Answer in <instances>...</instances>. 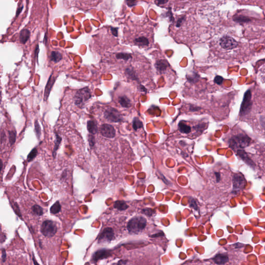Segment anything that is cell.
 I'll return each instance as SVG.
<instances>
[{
  "label": "cell",
  "instance_id": "obj_1",
  "mask_svg": "<svg viewBox=\"0 0 265 265\" xmlns=\"http://www.w3.org/2000/svg\"><path fill=\"white\" fill-rule=\"evenodd\" d=\"M147 220L142 216L133 217L128 222L127 226L128 231L131 234H138L145 229Z\"/></svg>",
  "mask_w": 265,
  "mask_h": 265
},
{
  "label": "cell",
  "instance_id": "obj_2",
  "mask_svg": "<svg viewBox=\"0 0 265 265\" xmlns=\"http://www.w3.org/2000/svg\"><path fill=\"white\" fill-rule=\"evenodd\" d=\"M91 96V92L88 87H84L77 90L74 96L75 104L77 106H83Z\"/></svg>",
  "mask_w": 265,
  "mask_h": 265
},
{
  "label": "cell",
  "instance_id": "obj_3",
  "mask_svg": "<svg viewBox=\"0 0 265 265\" xmlns=\"http://www.w3.org/2000/svg\"><path fill=\"white\" fill-rule=\"evenodd\" d=\"M251 139L246 134H238L234 136L230 140L231 148H244L249 145Z\"/></svg>",
  "mask_w": 265,
  "mask_h": 265
},
{
  "label": "cell",
  "instance_id": "obj_4",
  "mask_svg": "<svg viewBox=\"0 0 265 265\" xmlns=\"http://www.w3.org/2000/svg\"><path fill=\"white\" fill-rule=\"evenodd\" d=\"M57 227L55 223L51 220H46L43 222L40 228L43 235L47 237H54L57 232Z\"/></svg>",
  "mask_w": 265,
  "mask_h": 265
},
{
  "label": "cell",
  "instance_id": "obj_5",
  "mask_svg": "<svg viewBox=\"0 0 265 265\" xmlns=\"http://www.w3.org/2000/svg\"><path fill=\"white\" fill-rule=\"evenodd\" d=\"M104 116L105 118L111 122H120L123 120L122 115L117 109L113 107H108L105 110Z\"/></svg>",
  "mask_w": 265,
  "mask_h": 265
},
{
  "label": "cell",
  "instance_id": "obj_6",
  "mask_svg": "<svg viewBox=\"0 0 265 265\" xmlns=\"http://www.w3.org/2000/svg\"><path fill=\"white\" fill-rule=\"evenodd\" d=\"M251 93L250 90H248L244 94L243 100L241 106L240 113L241 115L244 116L248 113L251 108Z\"/></svg>",
  "mask_w": 265,
  "mask_h": 265
},
{
  "label": "cell",
  "instance_id": "obj_7",
  "mask_svg": "<svg viewBox=\"0 0 265 265\" xmlns=\"http://www.w3.org/2000/svg\"><path fill=\"white\" fill-rule=\"evenodd\" d=\"M115 237L114 231L112 228L107 227L103 230L98 237V242L99 243H109Z\"/></svg>",
  "mask_w": 265,
  "mask_h": 265
},
{
  "label": "cell",
  "instance_id": "obj_8",
  "mask_svg": "<svg viewBox=\"0 0 265 265\" xmlns=\"http://www.w3.org/2000/svg\"><path fill=\"white\" fill-rule=\"evenodd\" d=\"M219 45L222 48L225 49H232L236 48L238 46V43L234 38L230 36H224L219 40Z\"/></svg>",
  "mask_w": 265,
  "mask_h": 265
},
{
  "label": "cell",
  "instance_id": "obj_9",
  "mask_svg": "<svg viewBox=\"0 0 265 265\" xmlns=\"http://www.w3.org/2000/svg\"><path fill=\"white\" fill-rule=\"evenodd\" d=\"M233 189L239 191L244 189L246 184V180L241 174H236L233 176Z\"/></svg>",
  "mask_w": 265,
  "mask_h": 265
},
{
  "label": "cell",
  "instance_id": "obj_10",
  "mask_svg": "<svg viewBox=\"0 0 265 265\" xmlns=\"http://www.w3.org/2000/svg\"><path fill=\"white\" fill-rule=\"evenodd\" d=\"M100 132L102 136L107 138H113L116 136L115 128L110 124H102L100 127Z\"/></svg>",
  "mask_w": 265,
  "mask_h": 265
},
{
  "label": "cell",
  "instance_id": "obj_11",
  "mask_svg": "<svg viewBox=\"0 0 265 265\" xmlns=\"http://www.w3.org/2000/svg\"><path fill=\"white\" fill-rule=\"evenodd\" d=\"M110 255V251L109 250L105 249L98 250L94 254L92 258V261L94 263H96L99 260L106 258Z\"/></svg>",
  "mask_w": 265,
  "mask_h": 265
},
{
  "label": "cell",
  "instance_id": "obj_12",
  "mask_svg": "<svg viewBox=\"0 0 265 265\" xmlns=\"http://www.w3.org/2000/svg\"><path fill=\"white\" fill-rule=\"evenodd\" d=\"M56 78L54 77H53L52 74L50 75V76L49 78L48 81L47 83L46 84L45 89V92H44V101H47L48 99L50 93L52 90V87L54 84Z\"/></svg>",
  "mask_w": 265,
  "mask_h": 265
},
{
  "label": "cell",
  "instance_id": "obj_13",
  "mask_svg": "<svg viewBox=\"0 0 265 265\" xmlns=\"http://www.w3.org/2000/svg\"><path fill=\"white\" fill-rule=\"evenodd\" d=\"M169 66L168 62L165 60H158L155 62V67L157 71L160 74L164 73Z\"/></svg>",
  "mask_w": 265,
  "mask_h": 265
},
{
  "label": "cell",
  "instance_id": "obj_14",
  "mask_svg": "<svg viewBox=\"0 0 265 265\" xmlns=\"http://www.w3.org/2000/svg\"><path fill=\"white\" fill-rule=\"evenodd\" d=\"M228 257L225 254H218L213 258V261L217 265H223L228 261Z\"/></svg>",
  "mask_w": 265,
  "mask_h": 265
},
{
  "label": "cell",
  "instance_id": "obj_15",
  "mask_svg": "<svg viewBox=\"0 0 265 265\" xmlns=\"http://www.w3.org/2000/svg\"><path fill=\"white\" fill-rule=\"evenodd\" d=\"M87 125V130L90 134L94 135L97 133L98 131V127H97V122H96V121L92 120L88 121Z\"/></svg>",
  "mask_w": 265,
  "mask_h": 265
},
{
  "label": "cell",
  "instance_id": "obj_16",
  "mask_svg": "<svg viewBox=\"0 0 265 265\" xmlns=\"http://www.w3.org/2000/svg\"><path fill=\"white\" fill-rule=\"evenodd\" d=\"M30 31L28 29H22L19 35V40L21 44H25L30 37Z\"/></svg>",
  "mask_w": 265,
  "mask_h": 265
},
{
  "label": "cell",
  "instance_id": "obj_17",
  "mask_svg": "<svg viewBox=\"0 0 265 265\" xmlns=\"http://www.w3.org/2000/svg\"><path fill=\"white\" fill-rule=\"evenodd\" d=\"M62 54L61 52L57 51H53L51 52L50 55V61L54 62V63H57L61 60L62 59Z\"/></svg>",
  "mask_w": 265,
  "mask_h": 265
},
{
  "label": "cell",
  "instance_id": "obj_18",
  "mask_svg": "<svg viewBox=\"0 0 265 265\" xmlns=\"http://www.w3.org/2000/svg\"><path fill=\"white\" fill-rule=\"evenodd\" d=\"M136 45L139 46H148L149 45V40L145 36H140L134 40Z\"/></svg>",
  "mask_w": 265,
  "mask_h": 265
},
{
  "label": "cell",
  "instance_id": "obj_19",
  "mask_svg": "<svg viewBox=\"0 0 265 265\" xmlns=\"http://www.w3.org/2000/svg\"><path fill=\"white\" fill-rule=\"evenodd\" d=\"M119 103L122 107L129 108L131 106L130 99L126 96H121L119 97Z\"/></svg>",
  "mask_w": 265,
  "mask_h": 265
},
{
  "label": "cell",
  "instance_id": "obj_20",
  "mask_svg": "<svg viewBox=\"0 0 265 265\" xmlns=\"http://www.w3.org/2000/svg\"><path fill=\"white\" fill-rule=\"evenodd\" d=\"M62 138L60 136L57 134H55V139L54 141V150L52 152V156L54 158H55L57 155V152L58 149L59 148L60 145L61 144L62 141Z\"/></svg>",
  "mask_w": 265,
  "mask_h": 265
},
{
  "label": "cell",
  "instance_id": "obj_21",
  "mask_svg": "<svg viewBox=\"0 0 265 265\" xmlns=\"http://www.w3.org/2000/svg\"><path fill=\"white\" fill-rule=\"evenodd\" d=\"M237 153L239 155V156L242 158L243 160H244L246 164L249 165L250 166H253V163L252 160H250V158H248L246 153L244 152V151L241 150H237Z\"/></svg>",
  "mask_w": 265,
  "mask_h": 265
},
{
  "label": "cell",
  "instance_id": "obj_22",
  "mask_svg": "<svg viewBox=\"0 0 265 265\" xmlns=\"http://www.w3.org/2000/svg\"><path fill=\"white\" fill-rule=\"evenodd\" d=\"M114 208L118 210L123 211L127 209L128 208V206L124 201L117 200L114 204Z\"/></svg>",
  "mask_w": 265,
  "mask_h": 265
},
{
  "label": "cell",
  "instance_id": "obj_23",
  "mask_svg": "<svg viewBox=\"0 0 265 265\" xmlns=\"http://www.w3.org/2000/svg\"><path fill=\"white\" fill-rule=\"evenodd\" d=\"M61 210V205L59 201H57L50 208V213L53 214L59 213Z\"/></svg>",
  "mask_w": 265,
  "mask_h": 265
},
{
  "label": "cell",
  "instance_id": "obj_24",
  "mask_svg": "<svg viewBox=\"0 0 265 265\" xmlns=\"http://www.w3.org/2000/svg\"><path fill=\"white\" fill-rule=\"evenodd\" d=\"M125 73H126V75L128 76V77H129L131 79L133 80H136V81H137L138 80L137 75L133 69L132 68H131V67L127 68L125 69Z\"/></svg>",
  "mask_w": 265,
  "mask_h": 265
},
{
  "label": "cell",
  "instance_id": "obj_25",
  "mask_svg": "<svg viewBox=\"0 0 265 265\" xmlns=\"http://www.w3.org/2000/svg\"><path fill=\"white\" fill-rule=\"evenodd\" d=\"M179 128L182 133L189 134L191 132V128L185 123L181 121L179 124Z\"/></svg>",
  "mask_w": 265,
  "mask_h": 265
},
{
  "label": "cell",
  "instance_id": "obj_26",
  "mask_svg": "<svg viewBox=\"0 0 265 265\" xmlns=\"http://www.w3.org/2000/svg\"><path fill=\"white\" fill-rule=\"evenodd\" d=\"M33 213L37 216H42L44 213V211L42 207L38 205H35L31 208Z\"/></svg>",
  "mask_w": 265,
  "mask_h": 265
},
{
  "label": "cell",
  "instance_id": "obj_27",
  "mask_svg": "<svg viewBox=\"0 0 265 265\" xmlns=\"http://www.w3.org/2000/svg\"><path fill=\"white\" fill-rule=\"evenodd\" d=\"M116 59L118 60H123L124 61H128L129 60L132 59V56L130 54L128 53H124V52H120L116 54Z\"/></svg>",
  "mask_w": 265,
  "mask_h": 265
},
{
  "label": "cell",
  "instance_id": "obj_28",
  "mask_svg": "<svg viewBox=\"0 0 265 265\" xmlns=\"http://www.w3.org/2000/svg\"><path fill=\"white\" fill-rule=\"evenodd\" d=\"M8 134H9V141L10 145L12 146L15 143L17 133L15 131H9Z\"/></svg>",
  "mask_w": 265,
  "mask_h": 265
},
{
  "label": "cell",
  "instance_id": "obj_29",
  "mask_svg": "<svg viewBox=\"0 0 265 265\" xmlns=\"http://www.w3.org/2000/svg\"><path fill=\"white\" fill-rule=\"evenodd\" d=\"M133 127L135 131H137L138 129L141 128L143 127V123L140 120V119L138 118H135L134 119L133 122Z\"/></svg>",
  "mask_w": 265,
  "mask_h": 265
},
{
  "label": "cell",
  "instance_id": "obj_30",
  "mask_svg": "<svg viewBox=\"0 0 265 265\" xmlns=\"http://www.w3.org/2000/svg\"><path fill=\"white\" fill-rule=\"evenodd\" d=\"M38 153V151L36 148H35L34 149H33L30 153H29L28 157H27V160L28 162H30L31 161H32L35 158H36L37 155Z\"/></svg>",
  "mask_w": 265,
  "mask_h": 265
},
{
  "label": "cell",
  "instance_id": "obj_31",
  "mask_svg": "<svg viewBox=\"0 0 265 265\" xmlns=\"http://www.w3.org/2000/svg\"><path fill=\"white\" fill-rule=\"evenodd\" d=\"M199 76L197 73L193 72L192 74L187 76V80L190 82H196L199 80Z\"/></svg>",
  "mask_w": 265,
  "mask_h": 265
},
{
  "label": "cell",
  "instance_id": "obj_32",
  "mask_svg": "<svg viewBox=\"0 0 265 265\" xmlns=\"http://www.w3.org/2000/svg\"><path fill=\"white\" fill-rule=\"evenodd\" d=\"M234 20L237 22H248L250 21V19L246 17H244L242 16H236L234 18Z\"/></svg>",
  "mask_w": 265,
  "mask_h": 265
},
{
  "label": "cell",
  "instance_id": "obj_33",
  "mask_svg": "<svg viewBox=\"0 0 265 265\" xmlns=\"http://www.w3.org/2000/svg\"><path fill=\"white\" fill-rule=\"evenodd\" d=\"M35 132L36 133V136L38 139L40 138L41 135V128L40 125L39 124L38 120H36L35 122Z\"/></svg>",
  "mask_w": 265,
  "mask_h": 265
},
{
  "label": "cell",
  "instance_id": "obj_34",
  "mask_svg": "<svg viewBox=\"0 0 265 265\" xmlns=\"http://www.w3.org/2000/svg\"><path fill=\"white\" fill-rule=\"evenodd\" d=\"M88 140L89 145L91 148H93L96 144V139L93 135L89 134L88 135Z\"/></svg>",
  "mask_w": 265,
  "mask_h": 265
},
{
  "label": "cell",
  "instance_id": "obj_35",
  "mask_svg": "<svg viewBox=\"0 0 265 265\" xmlns=\"http://www.w3.org/2000/svg\"><path fill=\"white\" fill-rule=\"evenodd\" d=\"M214 81L217 84H221L223 81V78L220 76H216L214 78Z\"/></svg>",
  "mask_w": 265,
  "mask_h": 265
},
{
  "label": "cell",
  "instance_id": "obj_36",
  "mask_svg": "<svg viewBox=\"0 0 265 265\" xmlns=\"http://www.w3.org/2000/svg\"><path fill=\"white\" fill-rule=\"evenodd\" d=\"M111 32L113 36L116 37H118V28H114V27H111L110 28Z\"/></svg>",
  "mask_w": 265,
  "mask_h": 265
},
{
  "label": "cell",
  "instance_id": "obj_37",
  "mask_svg": "<svg viewBox=\"0 0 265 265\" xmlns=\"http://www.w3.org/2000/svg\"><path fill=\"white\" fill-rule=\"evenodd\" d=\"M143 212L145 213V214H146V215H148V216H151L152 214L154 212L152 211V210L150 209H145V210H143Z\"/></svg>",
  "mask_w": 265,
  "mask_h": 265
},
{
  "label": "cell",
  "instance_id": "obj_38",
  "mask_svg": "<svg viewBox=\"0 0 265 265\" xmlns=\"http://www.w3.org/2000/svg\"><path fill=\"white\" fill-rule=\"evenodd\" d=\"M184 20V17L180 18L178 20L177 22V23H176V27H180V25H181L182 23H183Z\"/></svg>",
  "mask_w": 265,
  "mask_h": 265
},
{
  "label": "cell",
  "instance_id": "obj_39",
  "mask_svg": "<svg viewBox=\"0 0 265 265\" xmlns=\"http://www.w3.org/2000/svg\"><path fill=\"white\" fill-rule=\"evenodd\" d=\"M23 6L22 5V6H20V7L18 8L17 10V12H16V17H18V16L19 15V14L21 13V12H22V10H23Z\"/></svg>",
  "mask_w": 265,
  "mask_h": 265
},
{
  "label": "cell",
  "instance_id": "obj_40",
  "mask_svg": "<svg viewBox=\"0 0 265 265\" xmlns=\"http://www.w3.org/2000/svg\"><path fill=\"white\" fill-rule=\"evenodd\" d=\"M126 3H127L128 6H129V7H132V6H134L135 5H136V2L131 1H127Z\"/></svg>",
  "mask_w": 265,
  "mask_h": 265
},
{
  "label": "cell",
  "instance_id": "obj_41",
  "mask_svg": "<svg viewBox=\"0 0 265 265\" xmlns=\"http://www.w3.org/2000/svg\"><path fill=\"white\" fill-rule=\"evenodd\" d=\"M6 252H5V251L4 249L3 250V251H2V261L3 262L4 261H5V259H6Z\"/></svg>",
  "mask_w": 265,
  "mask_h": 265
},
{
  "label": "cell",
  "instance_id": "obj_42",
  "mask_svg": "<svg viewBox=\"0 0 265 265\" xmlns=\"http://www.w3.org/2000/svg\"><path fill=\"white\" fill-rule=\"evenodd\" d=\"M126 261H120L118 263L116 264V265H125Z\"/></svg>",
  "mask_w": 265,
  "mask_h": 265
},
{
  "label": "cell",
  "instance_id": "obj_43",
  "mask_svg": "<svg viewBox=\"0 0 265 265\" xmlns=\"http://www.w3.org/2000/svg\"><path fill=\"white\" fill-rule=\"evenodd\" d=\"M167 2H168V1H157L158 4H160V5L165 4V3H167Z\"/></svg>",
  "mask_w": 265,
  "mask_h": 265
},
{
  "label": "cell",
  "instance_id": "obj_44",
  "mask_svg": "<svg viewBox=\"0 0 265 265\" xmlns=\"http://www.w3.org/2000/svg\"><path fill=\"white\" fill-rule=\"evenodd\" d=\"M66 171V170H65V171H64L63 172V173L62 174V175H61V178H62V179H65V178L67 176V172H65Z\"/></svg>",
  "mask_w": 265,
  "mask_h": 265
},
{
  "label": "cell",
  "instance_id": "obj_45",
  "mask_svg": "<svg viewBox=\"0 0 265 265\" xmlns=\"http://www.w3.org/2000/svg\"><path fill=\"white\" fill-rule=\"evenodd\" d=\"M33 263L34 264V265H40L38 264V263L36 261V259L35 258L34 254H33Z\"/></svg>",
  "mask_w": 265,
  "mask_h": 265
},
{
  "label": "cell",
  "instance_id": "obj_46",
  "mask_svg": "<svg viewBox=\"0 0 265 265\" xmlns=\"http://www.w3.org/2000/svg\"><path fill=\"white\" fill-rule=\"evenodd\" d=\"M194 109H196V110H199V108H198V107H194V106H192V108H191V107H190V110H191L194 111Z\"/></svg>",
  "mask_w": 265,
  "mask_h": 265
},
{
  "label": "cell",
  "instance_id": "obj_47",
  "mask_svg": "<svg viewBox=\"0 0 265 265\" xmlns=\"http://www.w3.org/2000/svg\"><path fill=\"white\" fill-rule=\"evenodd\" d=\"M1 167H0V171L1 172L2 171V169H3V162H2V160H1Z\"/></svg>",
  "mask_w": 265,
  "mask_h": 265
}]
</instances>
